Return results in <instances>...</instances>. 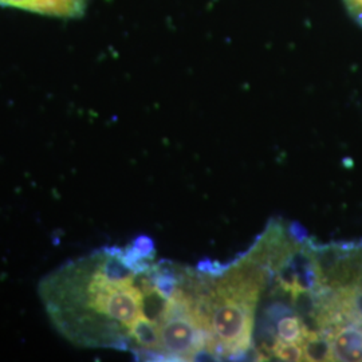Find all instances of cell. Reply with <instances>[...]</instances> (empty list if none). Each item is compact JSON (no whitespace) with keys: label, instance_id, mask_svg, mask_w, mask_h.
<instances>
[{"label":"cell","instance_id":"6da1fadb","mask_svg":"<svg viewBox=\"0 0 362 362\" xmlns=\"http://www.w3.org/2000/svg\"><path fill=\"white\" fill-rule=\"evenodd\" d=\"M255 305L215 296L211 314V333L228 360L251 346Z\"/></svg>","mask_w":362,"mask_h":362},{"label":"cell","instance_id":"7a4b0ae2","mask_svg":"<svg viewBox=\"0 0 362 362\" xmlns=\"http://www.w3.org/2000/svg\"><path fill=\"white\" fill-rule=\"evenodd\" d=\"M196 324L192 315H173L160 329L161 353L167 361H191L194 350L212 338Z\"/></svg>","mask_w":362,"mask_h":362},{"label":"cell","instance_id":"3957f363","mask_svg":"<svg viewBox=\"0 0 362 362\" xmlns=\"http://www.w3.org/2000/svg\"><path fill=\"white\" fill-rule=\"evenodd\" d=\"M333 361H362V326L339 325L330 333Z\"/></svg>","mask_w":362,"mask_h":362},{"label":"cell","instance_id":"277c9868","mask_svg":"<svg viewBox=\"0 0 362 362\" xmlns=\"http://www.w3.org/2000/svg\"><path fill=\"white\" fill-rule=\"evenodd\" d=\"M303 349L305 361L322 362L333 361L332 339L325 332H308V334L300 342Z\"/></svg>","mask_w":362,"mask_h":362},{"label":"cell","instance_id":"5b68a950","mask_svg":"<svg viewBox=\"0 0 362 362\" xmlns=\"http://www.w3.org/2000/svg\"><path fill=\"white\" fill-rule=\"evenodd\" d=\"M308 332L309 329L306 327V325H303L300 317L298 315L287 314L276 322L278 338L284 342L300 344L305 336L308 334Z\"/></svg>","mask_w":362,"mask_h":362},{"label":"cell","instance_id":"8992f818","mask_svg":"<svg viewBox=\"0 0 362 362\" xmlns=\"http://www.w3.org/2000/svg\"><path fill=\"white\" fill-rule=\"evenodd\" d=\"M272 353L282 361L299 362L305 361L303 349L297 342H284L278 339L272 349Z\"/></svg>","mask_w":362,"mask_h":362},{"label":"cell","instance_id":"52a82bcc","mask_svg":"<svg viewBox=\"0 0 362 362\" xmlns=\"http://www.w3.org/2000/svg\"><path fill=\"white\" fill-rule=\"evenodd\" d=\"M287 233H288L290 240L294 242L296 245H303V243H306V242L309 240V233H308V230H306L299 221H297V220H294V221H291V223L288 224Z\"/></svg>","mask_w":362,"mask_h":362},{"label":"cell","instance_id":"ba28073f","mask_svg":"<svg viewBox=\"0 0 362 362\" xmlns=\"http://www.w3.org/2000/svg\"><path fill=\"white\" fill-rule=\"evenodd\" d=\"M27 0H0V6L3 7H13V8H23Z\"/></svg>","mask_w":362,"mask_h":362}]
</instances>
